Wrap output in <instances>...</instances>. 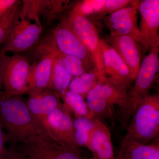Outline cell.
<instances>
[{
    "mask_svg": "<svg viewBox=\"0 0 159 159\" xmlns=\"http://www.w3.org/2000/svg\"><path fill=\"white\" fill-rule=\"evenodd\" d=\"M0 122L9 141L15 145L34 136L51 138L20 96L0 101Z\"/></svg>",
    "mask_w": 159,
    "mask_h": 159,
    "instance_id": "obj_1",
    "label": "cell"
},
{
    "mask_svg": "<svg viewBox=\"0 0 159 159\" xmlns=\"http://www.w3.org/2000/svg\"><path fill=\"white\" fill-rule=\"evenodd\" d=\"M159 45L152 46L142 62L132 87L127 91L124 105L119 108V120L126 126L139 104L148 97L159 70Z\"/></svg>",
    "mask_w": 159,
    "mask_h": 159,
    "instance_id": "obj_2",
    "label": "cell"
},
{
    "mask_svg": "<svg viewBox=\"0 0 159 159\" xmlns=\"http://www.w3.org/2000/svg\"><path fill=\"white\" fill-rule=\"evenodd\" d=\"M121 147L131 142L147 144L158 135L159 95H148L139 105L131 119Z\"/></svg>",
    "mask_w": 159,
    "mask_h": 159,
    "instance_id": "obj_3",
    "label": "cell"
},
{
    "mask_svg": "<svg viewBox=\"0 0 159 159\" xmlns=\"http://www.w3.org/2000/svg\"><path fill=\"white\" fill-rule=\"evenodd\" d=\"M127 89L105 75H100L97 82L86 95L89 115L88 118L104 114L114 105L119 108L127 98Z\"/></svg>",
    "mask_w": 159,
    "mask_h": 159,
    "instance_id": "obj_4",
    "label": "cell"
},
{
    "mask_svg": "<svg viewBox=\"0 0 159 159\" xmlns=\"http://www.w3.org/2000/svg\"><path fill=\"white\" fill-rule=\"evenodd\" d=\"M16 145L29 159H82L79 148L60 144L48 137L34 136Z\"/></svg>",
    "mask_w": 159,
    "mask_h": 159,
    "instance_id": "obj_5",
    "label": "cell"
},
{
    "mask_svg": "<svg viewBox=\"0 0 159 159\" xmlns=\"http://www.w3.org/2000/svg\"><path fill=\"white\" fill-rule=\"evenodd\" d=\"M75 34L89 52L96 70L104 74V65L100 48L99 34L96 26L89 18L72 10L65 18Z\"/></svg>",
    "mask_w": 159,
    "mask_h": 159,
    "instance_id": "obj_6",
    "label": "cell"
},
{
    "mask_svg": "<svg viewBox=\"0 0 159 159\" xmlns=\"http://www.w3.org/2000/svg\"><path fill=\"white\" fill-rule=\"evenodd\" d=\"M31 65L29 58L24 55L7 56L3 70L5 90L1 101L27 93V80Z\"/></svg>",
    "mask_w": 159,
    "mask_h": 159,
    "instance_id": "obj_7",
    "label": "cell"
},
{
    "mask_svg": "<svg viewBox=\"0 0 159 159\" xmlns=\"http://www.w3.org/2000/svg\"><path fill=\"white\" fill-rule=\"evenodd\" d=\"M21 15L15 21L6 42L3 44L4 50L15 54L34 48L39 42L43 31L41 25L31 21Z\"/></svg>",
    "mask_w": 159,
    "mask_h": 159,
    "instance_id": "obj_8",
    "label": "cell"
},
{
    "mask_svg": "<svg viewBox=\"0 0 159 159\" xmlns=\"http://www.w3.org/2000/svg\"><path fill=\"white\" fill-rule=\"evenodd\" d=\"M50 34L55 46L61 52L81 60L88 72L93 71V69L96 70L89 52L65 19L61 20L57 27Z\"/></svg>",
    "mask_w": 159,
    "mask_h": 159,
    "instance_id": "obj_9",
    "label": "cell"
},
{
    "mask_svg": "<svg viewBox=\"0 0 159 159\" xmlns=\"http://www.w3.org/2000/svg\"><path fill=\"white\" fill-rule=\"evenodd\" d=\"M140 44L142 51L147 52L152 46L159 45V1H140Z\"/></svg>",
    "mask_w": 159,
    "mask_h": 159,
    "instance_id": "obj_10",
    "label": "cell"
},
{
    "mask_svg": "<svg viewBox=\"0 0 159 159\" xmlns=\"http://www.w3.org/2000/svg\"><path fill=\"white\" fill-rule=\"evenodd\" d=\"M139 2L140 1H131L127 6L103 18L110 34L128 35L140 43V32L137 23Z\"/></svg>",
    "mask_w": 159,
    "mask_h": 159,
    "instance_id": "obj_11",
    "label": "cell"
},
{
    "mask_svg": "<svg viewBox=\"0 0 159 159\" xmlns=\"http://www.w3.org/2000/svg\"><path fill=\"white\" fill-rule=\"evenodd\" d=\"M29 94L27 103L29 109L48 132L51 139L57 142L51 133L48 117L51 112L61 104L60 94L48 88L39 93Z\"/></svg>",
    "mask_w": 159,
    "mask_h": 159,
    "instance_id": "obj_12",
    "label": "cell"
},
{
    "mask_svg": "<svg viewBox=\"0 0 159 159\" xmlns=\"http://www.w3.org/2000/svg\"><path fill=\"white\" fill-rule=\"evenodd\" d=\"M105 40L112 47L127 66L134 81L141 64L142 49L133 38L128 35L109 34Z\"/></svg>",
    "mask_w": 159,
    "mask_h": 159,
    "instance_id": "obj_13",
    "label": "cell"
},
{
    "mask_svg": "<svg viewBox=\"0 0 159 159\" xmlns=\"http://www.w3.org/2000/svg\"><path fill=\"white\" fill-rule=\"evenodd\" d=\"M48 122L51 133L58 143L71 148H79L74 138V120L70 111L62 103L51 112Z\"/></svg>",
    "mask_w": 159,
    "mask_h": 159,
    "instance_id": "obj_14",
    "label": "cell"
},
{
    "mask_svg": "<svg viewBox=\"0 0 159 159\" xmlns=\"http://www.w3.org/2000/svg\"><path fill=\"white\" fill-rule=\"evenodd\" d=\"M100 48L104 65V74L114 81L130 87L134 80L128 67L117 51L104 39H100Z\"/></svg>",
    "mask_w": 159,
    "mask_h": 159,
    "instance_id": "obj_15",
    "label": "cell"
},
{
    "mask_svg": "<svg viewBox=\"0 0 159 159\" xmlns=\"http://www.w3.org/2000/svg\"><path fill=\"white\" fill-rule=\"evenodd\" d=\"M71 6L69 1H23L20 14L42 25L40 16L49 24Z\"/></svg>",
    "mask_w": 159,
    "mask_h": 159,
    "instance_id": "obj_16",
    "label": "cell"
},
{
    "mask_svg": "<svg viewBox=\"0 0 159 159\" xmlns=\"http://www.w3.org/2000/svg\"><path fill=\"white\" fill-rule=\"evenodd\" d=\"M34 48L35 57H39L43 55H51L58 64L73 77H77L88 72L85 66L81 60L61 52L49 34L39 42Z\"/></svg>",
    "mask_w": 159,
    "mask_h": 159,
    "instance_id": "obj_17",
    "label": "cell"
},
{
    "mask_svg": "<svg viewBox=\"0 0 159 159\" xmlns=\"http://www.w3.org/2000/svg\"><path fill=\"white\" fill-rule=\"evenodd\" d=\"M86 147L92 152L93 159H115L110 130L99 119L94 120Z\"/></svg>",
    "mask_w": 159,
    "mask_h": 159,
    "instance_id": "obj_18",
    "label": "cell"
},
{
    "mask_svg": "<svg viewBox=\"0 0 159 159\" xmlns=\"http://www.w3.org/2000/svg\"><path fill=\"white\" fill-rule=\"evenodd\" d=\"M31 65L28 80L27 93H37L48 88L52 72L54 58L43 55L37 57Z\"/></svg>",
    "mask_w": 159,
    "mask_h": 159,
    "instance_id": "obj_19",
    "label": "cell"
},
{
    "mask_svg": "<svg viewBox=\"0 0 159 159\" xmlns=\"http://www.w3.org/2000/svg\"><path fill=\"white\" fill-rule=\"evenodd\" d=\"M120 156L125 159H159V143L147 144L129 142L121 147Z\"/></svg>",
    "mask_w": 159,
    "mask_h": 159,
    "instance_id": "obj_20",
    "label": "cell"
},
{
    "mask_svg": "<svg viewBox=\"0 0 159 159\" xmlns=\"http://www.w3.org/2000/svg\"><path fill=\"white\" fill-rule=\"evenodd\" d=\"M102 74L97 71L86 72L77 77L73 78L69 85V90L86 97L88 93L97 82L99 76Z\"/></svg>",
    "mask_w": 159,
    "mask_h": 159,
    "instance_id": "obj_21",
    "label": "cell"
},
{
    "mask_svg": "<svg viewBox=\"0 0 159 159\" xmlns=\"http://www.w3.org/2000/svg\"><path fill=\"white\" fill-rule=\"evenodd\" d=\"M60 95L64 101L63 105L70 112L73 113L76 118H88L89 115L88 107L81 95L70 90H66Z\"/></svg>",
    "mask_w": 159,
    "mask_h": 159,
    "instance_id": "obj_22",
    "label": "cell"
},
{
    "mask_svg": "<svg viewBox=\"0 0 159 159\" xmlns=\"http://www.w3.org/2000/svg\"><path fill=\"white\" fill-rule=\"evenodd\" d=\"M73 76L68 73L54 59L52 72L48 88L62 93L67 90Z\"/></svg>",
    "mask_w": 159,
    "mask_h": 159,
    "instance_id": "obj_23",
    "label": "cell"
},
{
    "mask_svg": "<svg viewBox=\"0 0 159 159\" xmlns=\"http://www.w3.org/2000/svg\"><path fill=\"white\" fill-rule=\"evenodd\" d=\"M94 125V120L86 117H79L74 120V138L78 147H86L89 134Z\"/></svg>",
    "mask_w": 159,
    "mask_h": 159,
    "instance_id": "obj_24",
    "label": "cell"
},
{
    "mask_svg": "<svg viewBox=\"0 0 159 159\" xmlns=\"http://www.w3.org/2000/svg\"><path fill=\"white\" fill-rule=\"evenodd\" d=\"M131 2L130 0H107L102 6L89 17L97 20L105 17L108 15L127 6Z\"/></svg>",
    "mask_w": 159,
    "mask_h": 159,
    "instance_id": "obj_25",
    "label": "cell"
},
{
    "mask_svg": "<svg viewBox=\"0 0 159 159\" xmlns=\"http://www.w3.org/2000/svg\"><path fill=\"white\" fill-rule=\"evenodd\" d=\"M21 2L16 6L8 16L0 21V45L6 42L9 37L15 21L20 12Z\"/></svg>",
    "mask_w": 159,
    "mask_h": 159,
    "instance_id": "obj_26",
    "label": "cell"
},
{
    "mask_svg": "<svg viewBox=\"0 0 159 159\" xmlns=\"http://www.w3.org/2000/svg\"><path fill=\"white\" fill-rule=\"evenodd\" d=\"M21 2L18 0H0V21L10 14Z\"/></svg>",
    "mask_w": 159,
    "mask_h": 159,
    "instance_id": "obj_27",
    "label": "cell"
},
{
    "mask_svg": "<svg viewBox=\"0 0 159 159\" xmlns=\"http://www.w3.org/2000/svg\"><path fill=\"white\" fill-rule=\"evenodd\" d=\"M2 159H27V158L16 145H13L8 148Z\"/></svg>",
    "mask_w": 159,
    "mask_h": 159,
    "instance_id": "obj_28",
    "label": "cell"
},
{
    "mask_svg": "<svg viewBox=\"0 0 159 159\" xmlns=\"http://www.w3.org/2000/svg\"><path fill=\"white\" fill-rule=\"evenodd\" d=\"M8 55L4 50L3 45L0 46V101L3 96V91L2 89L3 87V70L6 57Z\"/></svg>",
    "mask_w": 159,
    "mask_h": 159,
    "instance_id": "obj_29",
    "label": "cell"
},
{
    "mask_svg": "<svg viewBox=\"0 0 159 159\" xmlns=\"http://www.w3.org/2000/svg\"><path fill=\"white\" fill-rule=\"evenodd\" d=\"M9 141V137L0 122V159L2 158L7 151L8 148L6 147V143Z\"/></svg>",
    "mask_w": 159,
    "mask_h": 159,
    "instance_id": "obj_30",
    "label": "cell"
},
{
    "mask_svg": "<svg viewBox=\"0 0 159 159\" xmlns=\"http://www.w3.org/2000/svg\"><path fill=\"white\" fill-rule=\"evenodd\" d=\"M124 159V158L120 156V157H119V159Z\"/></svg>",
    "mask_w": 159,
    "mask_h": 159,
    "instance_id": "obj_31",
    "label": "cell"
},
{
    "mask_svg": "<svg viewBox=\"0 0 159 159\" xmlns=\"http://www.w3.org/2000/svg\"><path fill=\"white\" fill-rule=\"evenodd\" d=\"M27 159H29L27 158Z\"/></svg>",
    "mask_w": 159,
    "mask_h": 159,
    "instance_id": "obj_32",
    "label": "cell"
}]
</instances>
